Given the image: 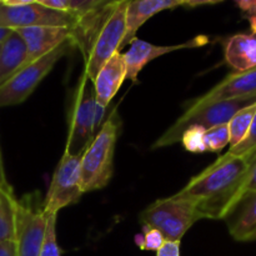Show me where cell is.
<instances>
[{"label":"cell","instance_id":"4316f807","mask_svg":"<svg viewBox=\"0 0 256 256\" xmlns=\"http://www.w3.org/2000/svg\"><path fill=\"white\" fill-rule=\"evenodd\" d=\"M236 6L242 12V16L249 22L252 32L256 34V0H239Z\"/></svg>","mask_w":256,"mask_h":256},{"label":"cell","instance_id":"7a4b0ae2","mask_svg":"<svg viewBox=\"0 0 256 256\" xmlns=\"http://www.w3.org/2000/svg\"><path fill=\"white\" fill-rule=\"evenodd\" d=\"M128 2V0L112 2L109 9L99 24L94 28L86 46L82 52L85 64L82 74L92 82H94L105 62L115 52L122 50L126 30L125 12Z\"/></svg>","mask_w":256,"mask_h":256},{"label":"cell","instance_id":"ba28073f","mask_svg":"<svg viewBox=\"0 0 256 256\" xmlns=\"http://www.w3.org/2000/svg\"><path fill=\"white\" fill-rule=\"evenodd\" d=\"M72 15L49 9L38 0H0V28L15 30L32 26L74 28Z\"/></svg>","mask_w":256,"mask_h":256},{"label":"cell","instance_id":"30bf717a","mask_svg":"<svg viewBox=\"0 0 256 256\" xmlns=\"http://www.w3.org/2000/svg\"><path fill=\"white\" fill-rule=\"evenodd\" d=\"M46 215L38 194H29L18 200L16 256H40Z\"/></svg>","mask_w":256,"mask_h":256},{"label":"cell","instance_id":"f1b7e54d","mask_svg":"<svg viewBox=\"0 0 256 256\" xmlns=\"http://www.w3.org/2000/svg\"><path fill=\"white\" fill-rule=\"evenodd\" d=\"M156 256H180V242H165Z\"/></svg>","mask_w":256,"mask_h":256},{"label":"cell","instance_id":"9a60e30c","mask_svg":"<svg viewBox=\"0 0 256 256\" xmlns=\"http://www.w3.org/2000/svg\"><path fill=\"white\" fill-rule=\"evenodd\" d=\"M179 6H186V0H132L128 2L125 12V36L122 49L136 38L138 30L154 15Z\"/></svg>","mask_w":256,"mask_h":256},{"label":"cell","instance_id":"5b68a950","mask_svg":"<svg viewBox=\"0 0 256 256\" xmlns=\"http://www.w3.org/2000/svg\"><path fill=\"white\" fill-rule=\"evenodd\" d=\"M84 74L75 90L69 118V132L65 150L82 155L105 122V110L96 102L94 88Z\"/></svg>","mask_w":256,"mask_h":256},{"label":"cell","instance_id":"2e32d148","mask_svg":"<svg viewBox=\"0 0 256 256\" xmlns=\"http://www.w3.org/2000/svg\"><path fill=\"white\" fill-rule=\"evenodd\" d=\"M224 44L225 62L232 72H248L256 68V34H235L226 38Z\"/></svg>","mask_w":256,"mask_h":256},{"label":"cell","instance_id":"d4e9b609","mask_svg":"<svg viewBox=\"0 0 256 256\" xmlns=\"http://www.w3.org/2000/svg\"><path fill=\"white\" fill-rule=\"evenodd\" d=\"M165 242L166 240L158 230L149 226H142V234L135 236V244L140 250H144V252H156Z\"/></svg>","mask_w":256,"mask_h":256},{"label":"cell","instance_id":"277c9868","mask_svg":"<svg viewBox=\"0 0 256 256\" xmlns=\"http://www.w3.org/2000/svg\"><path fill=\"white\" fill-rule=\"evenodd\" d=\"M256 102L255 96L238 98V99L219 100V102H205L195 106H186L182 116L175 120L172 126L168 128L152 145V149H162L180 142L182 135L192 125L204 128L205 130L218 125L228 124L232 118L244 108Z\"/></svg>","mask_w":256,"mask_h":256},{"label":"cell","instance_id":"4dcf8cb0","mask_svg":"<svg viewBox=\"0 0 256 256\" xmlns=\"http://www.w3.org/2000/svg\"><path fill=\"white\" fill-rule=\"evenodd\" d=\"M0 185H2L4 189L12 192V185L9 184V182H8V179H6V175H5V168H4V162H2V149H0Z\"/></svg>","mask_w":256,"mask_h":256},{"label":"cell","instance_id":"7c38bea8","mask_svg":"<svg viewBox=\"0 0 256 256\" xmlns=\"http://www.w3.org/2000/svg\"><path fill=\"white\" fill-rule=\"evenodd\" d=\"M15 32L26 46L28 62L49 54L62 42L72 39V28L68 26H32Z\"/></svg>","mask_w":256,"mask_h":256},{"label":"cell","instance_id":"8fae6325","mask_svg":"<svg viewBox=\"0 0 256 256\" xmlns=\"http://www.w3.org/2000/svg\"><path fill=\"white\" fill-rule=\"evenodd\" d=\"M208 42H209V38L204 36V35H199V36H195L188 42L176 45H154L152 42L139 39V38H134L130 42L129 49L122 52L125 65H126V79L132 82H136L138 76L145 68V65H148L156 58L170 54L172 52H178V50L204 46Z\"/></svg>","mask_w":256,"mask_h":256},{"label":"cell","instance_id":"d6a6232c","mask_svg":"<svg viewBox=\"0 0 256 256\" xmlns=\"http://www.w3.org/2000/svg\"><path fill=\"white\" fill-rule=\"evenodd\" d=\"M0 48H2V45H0Z\"/></svg>","mask_w":256,"mask_h":256},{"label":"cell","instance_id":"f546056e","mask_svg":"<svg viewBox=\"0 0 256 256\" xmlns=\"http://www.w3.org/2000/svg\"><path fill=\"white\" fill-rule=\"evenodd\" d=\"M0 256H16V244L15 240L0 242Z\"/></svg>","mask_w":256,"mask_h":256},{"label":"cell","instance_id":"52a82bcc","mask_svg":"<svg viewBox=\"0 0 256 256\" xmlns=\"http://www.w3.org/2000/svg\"><path fill=\"white\" fill-rule=\"evenodd\" d=\"M74 46L72 40L62 42L49 54L28 62L8 82L0 85V108L12 106L24 102L38 85L52 72L54 65Z\"/></svg>","mask_w":256,"mask_h":256},{"label":"cell","instance_id":"3957f363","mask_svg":"<svg viewBox=\"0 0 256 256\" xmlns=\"http://www.w3.org/2000/svg\"><path fill=\"white\" fill-rule=\"evenodd\" d=\"M119 122L115 114L106 118L96 136L82 154V192L102 190L114 175V154L116 146Z\"/></svg>","mask_w":256,"mask_h":256},{"label":"cell","instance_id":"e0dca14e","mask_svg":"<svg viewBox=\"0 0 256 256\" xmlns=\"http://www.w3.org/2000/svg\"><path fill=\"white\" fill-rule=\"evenodd\" d=\"M232 239L246 242L256 240V192L249 194L225 218Z\"/></svg>","mask_w":256,"mask_h":256},{"label":"cell","instance_id":"9c48e42d","mask_svg":"<svg viewBox=\"0 0 256 256\" xmlns=\"http://www.w3.org/2000/svg\"><path fill=\"white\" fill-rule=\"evenodd\" d=\"M80 164L82 155L72 154L65 150L42 202L45 214H58L64 208L79 202L82 195Z\"/></svg>","mask_w":256,"mask_h":256},{"label":"cell","instance_id":"ac0fdd59","mask_svg":"<svg viewBox=\"0 0 256 256\" xmlns=\"http://www.w3.org/2000/svg\"><path fill=\"white\" fill-rule=\"evenodd\" d=\"M28 64V50L16 32H12L0 48V85Z\"/></svg>","mask_w":256,"mask_h":256},{"label":"cell","instance_id":"603a6c76","mask_svg":"<svg viewBox=\"0 0 256 256\" xmlns=\"http://www.w3.org/2000/svg\"><path fill=\"white\" fill-rule=\"evenodd\" d=\"M204 142L206 152H219L230 145V134L228 124L218 125L205 130Z\"/></svg>","mask_w":256,"mask_h":256},{"label":"cell","instance_id":"44dd1931","mask_svg":"<svg viewBox=\"0 0 256 256\" xmlns=\"http://www.w3.org/2000/svg\"><path fill=\"white\" fill-rule=\"evenodd\" d=\"M256 112V102L238 112L228 122L230 134V148L239 144L248 134Z\"/></svg>","mask_w":256,"mask_h":256},{"label":"cell","instance_id":"d6986e66","mask_svg":"<svg viewBox=\"0 0 256 256\" xmlns=\"http://www.w3.org/2000/svg\"><path fill=\"white\" fill-rule=\"evenodd\" d=\"M18 199L14 192L0 185V242L15 240L16 234Z\"/></svg>","mask_w":256,"mask_h":256},{"label":"cell","instance_id":"1f68e13d","mask_svg":"<svg viewBox=\"0 0 256 256\" xmlns=\"http://www.w3.org/2000/svg\"><path fill=\"white\" fill-rule=\"evenodd\" d=\"M12 32V30H9V29H2V28H0V45L2 44V42H5V39H6L8 36H9L10 34Z\"/></svg>","mask_w":256,"mask_h":256},{"label":"cell","instance_id":"5bb4252c","mask_svg":"<svg viewBox=\"0 0 256 256\" xmlns=\"http://www.w3.org/2000/svg\"><path fill=\"white\" fill-rule=\"evenodd\" d=\"M126 79V65L122 52H116L98 72L92 82L96 102L106 109Z\"/></svg>","mask_w":256,"mask_h":256},{"label":"cell","instance_id":"ffe728a7","mask_svg":"<svg viewBox=\"0 0 256 256\" xmlns=\"http://www.w3.org/2000/svg\"><path fill=\"white\" fill-rule=\"evenodd\" d=\"M49 9L72 15L75 19H82L105 4V0H38Z\"/></svg>","mask_w":256,"mask_h":256},{"label":"cell","instance_id":"8992f818","mask_svg":"<svg viewBox=\"0 0 256 256\" xmlns=\"http://www.w3.org/2000/svg\"><path fill=\"white\" fill-rule=\"evenodd\" d=\"M199 220L202 218L194 202L175 194L155 200L139 214L140 224L158 230L166 242H182L188 230Z\"/></svg>","mask_w":256,"mask_h":256},{"label":"cell","instance_id":"cb8c5ba5","mask_svg":"<svg viewBox=\"0 0 256 256\" xmlns=\"http://www.w3.org/2000/svg\"><path fill=\"white\" fill-rule=\"evenodd\" d=\"M204 134V128L198 126V125H192V126H189L182 132L180 142H182L186 152H192V154H202V152H206Z\"/></svg>","mask_w":256,"mask_h":256},{"label":"cell","instance_id":"6da1fadb","mask_svg":"<svg viewBox=\"0 0 256 256\" xmlns=\"http://www.w3.org/2000/svg\"><path fill=\"white\" fill-rule=\"evenodd\" d=\"M255 159L256 150L242 156L225 152L175 195L194 202L202 219L224 220L239 204Z\"/></svg>","mask_w":256,"mask_h":256},{"label":"cell","instance_id":"4fadbf2b","mask_svg":"<svg viewBox=\"0 0 256 256\" xmlns=\"http://www.w3.org/2000/svg\"><path fill=\"white\" fill-rule=\"evenodd\" d=\"M256 95V68L248 72H232L212 89L202 96L192 100L186 106H195L205 102H219V100L238 99V98L255 96Z\"/></svg>","mask_w":256,"mask_h":256},{"label":"cell","instance_id":"7402d4cb","mask_svg":"<svg viewBox=\"0 0 256 256\" xmlns=\"http://www.w3.org/2000/svg\"><path fill=\"white\" fill-rule=\"evenodd\" d=\"M45 215H46V222H45L44 236H42L40 256H62V249H60L56 240L58 214H45Z\"/></svg>","mask_w":256,"mask_h":256},{"label":"cell","instance_id":"484cf974","mask_svg":"<svg viewBox=\"0 0 256 256\" xmlns=\"http://www.w3.org/2000/svg\"><path fill=\"white\" fill-rule=\"evenodd\" d=\"M254 150H256V112L248 134L245 135V138L239 144L232 148H229L228 154L234 155V156H242V155L250 154Z\"/></svg>","mask_w":256,"mask_h":256},{"label":"cell","instance_id":"83f0119b","mask_svg":"<svg viewBox=\"0 0 256 256\" xmlns=\"http://www.w3.org/2000/svg\"><path fill=\"white\" fill-rule=\"evenodd\" d=\"M255 192H256V159H255V162H252V169H250L246 180H245V182H244V186H242V198H240V202H242V199L244 196H246V195H249V194H255Z\"/></svg>","mask_w":256,"mask_h":256}]
</instances>
